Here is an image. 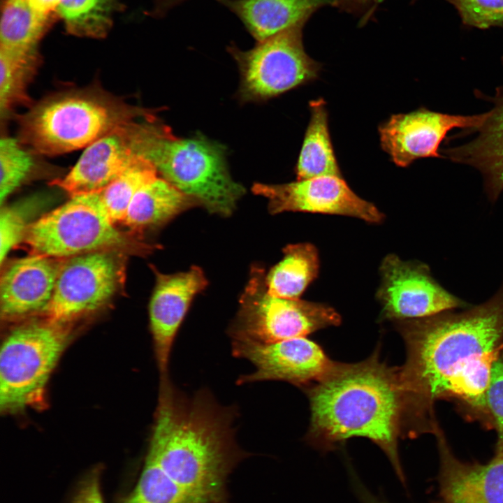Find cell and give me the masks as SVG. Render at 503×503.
<instances>
[{"mask_svg":"<svg viewBox=\"0 0 503 503\" xmlns=\"http://www.w3.org/2000/svg\"><path fill=\"white\" fill-rule=\"evenodd\" d=\"M399 330L407 354L400 374L413 427L432 432V404L444 398L490 425L485 398L503 349V285L481 305L399 321Z\"/></svg>","mask_w":503,"mask_h":503,"instance_id":"1","label":"cell"},{"mask_svg":"<svg viewBox=\"0 0 503 503\" xmlns=\"http://www.w3.org/2000/svg\"><path fill=\"white\" fill-rule=\"evenodd\" d=\"M307 393L309 442L330 449L349 438L366 437L385 452L404 481L398 442L409 421L399 368L381 363L377 353L357 363H335Z\"/></svg>","mask_w":503,"mask_h":503,"instance_id":"2","label":"cell"},{"mask_svg":"<svg viewBox=\"0 0 503 503\" xmlns=\"http://www.w3.org/2000/svg\"><path fill=\"white\" fill-rule=\"evenodd\" d=\"M237 414L207 389L187 397L170 379L160 381L147 452L177 483L212 501L231 458Z\"/></svg>","mask_w":503,"mask_h":503,"instance_id":"3","label":"cell"},{"mask_svg":"<svg viewBox=\"0 0 503 503\" xmlns=\"http://www.w3.org/2000/svg\"><path fill=\"white\" fill-rule=\"evenodd\" d=\"M98 85L57 92L19 117V141L32 152L54 156L86 148L117 127L155 115Z\"/></svg>","mask_w":503,"mask_h":503,"instance_id":"4","label":"cell"},{"mask_svg":"<svg viewBox=\"0 0 503 503\" xmlns=\"http://www.w3.org/2000/svg\"><path fill=\"white\" fill-rule=\"evenodd\" d=\"M137 150L160 177L211 213L229 216L245 193L231 177L221 145L202 136L178 138L155 115L139 121Z\"/></svg>","mask_w":503,"mask_h":503,"instance_id":"5","label":"cell"},{"mask_svg":"<svg viewBox=\"0 0 503 503\" xmlns=\"http://www.w3.org/2000/svg\"><path fill=\"white\" fill-rule=\"evenodd\" d=\"M64 324L48 320L13 329L0 351V409L13 414L41 402L69 342Z\"/></svg>","mask_w":503,"mask_h":503,"instance_id":"6","label":"cell"},{"mask_svg":"<svg viewBox=\"0 0 503 503\" xmlns=\"http://www.w3.org/2000/svg\"><path fill=\"white\" fill-rule=\"evenodd\" d=\"M335 319L334 309L328 305L270 295L264 270L256 266L252 269L228 332L231 342L268 344L305 337L333 326Z\"/></svg>","mask_w":503,"mask_h":503,"instance_id":"7","label":"cell"},{"mask_svg":"<svg viewBox=\"0 0 503 503\" xmlns=\"http://www.w3.org/2000/svg\"><path fill=\"white\" fill-rule=\"evenodd\" d=\"M32 254L58 259L123 246L99 191L71 196L28 226L23 240Z\"/></svg>","mask_w":503,"mask_h":503,"instance_id":"8","label":"cell"},{"mask_svg":"<svg viewBox=\"0 0 503 503\" xmlns=\"http://www.w3.org/2000/svg\"><path fill=\"white\" fill-rule=\"evenodd\" d=\"M302 24L258 42L248 51L233 50L242 101L266 100L318 78L321 67L305 51Z\"/></svg>","mask_w":503,"mask_h":503,"instance_id":"9","label":"cell"},{"mask_svg":"<svg viewBox=\"0 0 503 503\" xmlns=\"http://www.w3.org/2000/svg\"><path fill=\"white\" fill-rule=\"evenodd\" d=\"M120 275L119 261L112 249L63 259L51 300L43 312L45 319L66 324L100 308L117 291Z\"/></svg>","mask_w":503,"mask_h":503,"instance_id":"10","label":"cell"},{"mask_svg":"<svg viewBox=\"0 0 503 503\" xmlns=\"http://www.w3.org/2000/svg\"><path fill=\"white\" fill-rule=\"evenodd\" d=\"M377 298L383 316L398 321L433 316L467 305L440 286L424 263L384 258Z\"/></svg>","mask_w":503,"mask_h":503,"instance_id":"11","label":"cell"},{"mask_svg":"<svg viewBox=\"0 0 503 503\" xmlns=\"http://www.w3.org/2000/svg\"><path fill=\"white\" fill-rule=\"evenodd\" d=\"M488 112L473 115H450L421 108L392 115L379 128L382 149L397 166L407 167L421 158H444L439 146L453 129L473 132Z\"/></svg>","mask_w":503,"mask_h":503,"instance_id":"12","label":"cell"},{"mask_svg":"<svg viewBox=\"0 0 503 503\" xmlns=\"http://www.w3.org/2000/svg\"><path fill=\"white\" fill-rule=\"evenodd\" d=\"M231 344L233 356L247 360L255 368L249 374L240 375L238 385L277 380L307 386L322 379L335 363L319 345L305 337L268 344Z\"/></svg>","mask_w":503,"mask_h":503,"instance_id":"13","label":"cell"},{"mask_svg":"<svg viewBox=\"0 0 503 503\" xmlns=\"http://www.w3.org/2000/svg\"><path fill=\"white\" fill-rule=\"evenodd\" d=\"M253 191L268 200L271 213L305 212L350 216L379 223L384 215L360 198L342 176H321L282 184H255Z\"/></svg>","mask_w":503,"mask_h":503,"instance_id":"14","label":"cell"},{"mask_svg":"<svg viewBox=\"0 0 503 503\" xmlns=\"http://www.w3.org/2000/svg\"><path fill=\"white\" fill-rule=\"evenodd\" d=\"M156 286L149 307L150 325L160 380L169 378L170 353L178 330L194 297L207 286L201 270L167 275L156 271Z\"/></svg>","mask_w":503,"mask_h":503,"instance_id":"15","label":"cell"},{"mask_svg":"<svg viewBox=\"0 0 503 503\" xmlns=\"http://www.w3.org/2000/svg\"><path fill=\"white\" fill-rule=\"evenodd\" d=\"M140 119L123 124L89 145L68 173L52 184L71 196L101 191L140 156L137 150Z\"/></svg>","mask_w":503,"mask_h":503,"instance_id":"16","label":"cell"},{"mask_svg":"<svg viewBox=\"0 0 503 503\" xmlns=\"http://www.w3.org/2000/svg\"><path fill=\"white\" fill-rule=\"evenodd\" d=\"M440 493L446 503H503V453L486 464L464 462L451 452L437 426Z\"/></svg>","mask_w":503,"mask_h":503,"instance_id":"17","label":"cell"},{"mask_svg":"<svg viewBox=\"0 0 503 503\" xmlns=\"http://www.w3.org/2000/svg\"><path fill=\"white\" fill-rule=\"evenodd\" d=\"M57 259L31 254L8 264L0 281V309L3 318L45 311L63 260Z\"/></svg>","mask_w":503,"mask_h":503,"instance_id":"18","label":"cell"},{"mask_svg":"<svg viewBox=\"0 0 503 503\" xmlns=\"http://www.w3.org/2000/svg\"><path fill=\"white\" fill-rule=\"evenodd\" d=\"M490 101L493 107L483 124L473 131L477 133L476 137L443 152L453 162L477 169L488 198L495 201L503 190V87L496 89Z\"/></svg>","mask_w":503,"mask_h":503,"instance_id":"19","label":"cell"},{"mask_svg":"<svg viewBox=\"0 0 503 503\" xmlns=\"http://www.w3.org/2000/svg\"><path fill=\"white\" fill-rule=\"evenodd\" d=\"M337 0H238L231 6L258 42L303 24L318 8Z\"/></svg>","mask_w":503,"mask_h":503,"instance_id":"20","label":"cell"},{"mask_svg":"<svg viewBox=\"0 0 503 503\" xmlns=\"http://www.w3.org/2000/svg\"><path fill=\"white\" fill-rule=\"evenodd\" d=\"M201 206L171 183L157 177L134 196L123 224L133 231H144L162 226L191 207Z\"/></svg>","mask_w":503,"mask_h":503,"instance_id":"21","label":"cell"},{"mask_svg":"<svg viewBox=\"0 0 503 503\" xmlns=\"http://www.w3.org/2000/svg\"><path fill=\"white\" fill-rule=\"evenodd\" d=\"M311 112L296 167L297 180L321 176H342L330 140L326 102H309Z\"/></svg>","mask_w":503,"mask_h":503,"instance_id":"22","label":"cell"},{"mask_svg":"<svg viewBox=\"0 0 503 503\" xmlns=\"http://www.w3.org/2000/svg\"><path fill=\"white\" fill-rule=\"evenodd\" d=\"M319 261L315 247L309 243L286 246L284 258L267 276L268 292L276 297L297 299L317 276Z\"/></svg>","mask_w":503,"mask_h":503,"instance_id":"23","label":"cell"},{"mask_svg":"<svg viewBox=\"0 0 503 503\" xmlns=\"http://www.w3.org/2000/svg\"><path fill=\"white\" fill-rule=\"evenodd\" d=\"M39 59L37 51L13 52L0 48V117L6 121L17 106L29 105L28 86Z\"/></svg>","mask_w":503,"mask_h":503,"instance_id":"24","label":"cell"},{"mask_svg":"<svg viewBox=\"0 0 503 503\" xmlns=\"http://www.w3.org/2000/svg\"><path fill=\"white\" fill-rule=\"evenodd\" d=\"M48 17L38 13L29 0H6L0 27V48L18 52H36Z\"/></svg>","mask_w":503,"mask_h":503,"instance_id":"25","label":"cell"},{"mask_svg":"<svg viewBox=\"0 0 503 503\" xmlns=\"http://www.w3.org/2000/svg\"><path fill=\"white\" fill-rule=\"evenodd\" d=\"M174 481L147 452L138 481L123 503H210Z\"/></svg>","mask_w":503,"mask_h":503,"instance_id":"26","label":"cell"},{"mask_svg":"<svg viewBox=\"0 0 503 503\" xmlns=\"http://www.w3.org/2000/svg\"><path fill=\"white\" fill-rule=\"evenodd\" d=\"M157 177L159 173L155 166L144 157L138 156L99 191L104 207L114 224L123 222L136 193Z\"/></svg>","mask_w":503,"mask_h":503,"instance_id":"27","label":"cell"},{"mask_svg":"<svg viewBox=\"0 0 503 503\" xmlns=\"http://www.w3.org/2000/svg\"><path fill=\"white\" fill-rule=\"evenodd\" d=\"M112 8V0H61L57 11L70 34L101 38L111 26Z\"/></svg>","mask_w":503,"mask_h":503,"instance_id":"28","label":"cell"},{"mask_svg":"<svg viewBox=\"0 0 503 503\" xmlns=\"http://www.w3.org/2000/svg\"><path fill=\"white\" fill-rule=\"evenodd\" d=\"M34 152L12 137L0 140V203L27 179L34 169Z\"/></svg>","mask_w":503,"mask_h":503,"instance_id":"29","label":"cell"},{"mask_svg":"<svg viewBox=\"0 0 503 503\" xmlns=\"http://www.w3.org/2000/svg\"><path fill=\"white\" fill-rule=\"evenodd\" d=\"M458 11L464 25L486 29L503 26V0H445Z\"/></svg>","mask_w":503,"mask_h":503,"instance_id":"30","label":"cell"},{"mask_svg":"<svg viewBox=\"0 0 503 503\" xmlns=\"http://www.w3.org/2000/svg\"><path fill=\"white\" fill-rule=\"evenodd\" d=\"M485 400L490 425L497 432L496 452L503 453V349L493 362Z\"/></svg>","mask_w":503,"mask_h":503,"instance_id":"31","label":"cell"},{"mask_svg":"<svg viewBox=\"0 0 503 503\" xmlns=\"http://www.w3.org/2000/svg\"><path fill=\"white\" fill-rule=\"evenodd\" d=\"M28 224L27 212L22 206L1 207L0 212V263L10 251L24 240Z\"/></svg>","mask_w":503,"mask_h":503,"instance_id":"32","label":"cell"},{"mask_svg":"<svg viewBox=\"0 0 503 503\" xmlns=\"http://www.w3.org/2000/svg\"><path fill=\"white\" fill-rule=\"evenodd\" d=\"M72 503H104L98 470L93 471L82 481Z\"/></svg>","mask_w":503,"mask_h":503,"instance_id":"33","label":"cell"},{"mask_svg":"<svg viewBox=\"0 0 503 503\" xmlns=\"http://www.w3.org/2000/svg\"><path fill=\"white\" fill-rule=\"evenodd\" d=\"M60 1L61 0H29L34 10L46 17L52 11L57 10Z\"/></svg>","mask_w":503,"mask_h":503,"instance_id":"34","label":"cell"},{"mask_svg":"<svg viewBox=\"0 0 503 503\" xmlns=\"http://www.w3.org/2000/svg\"><path fill=\"white\" fill-rule=\"evenodd\" d=\"M356 488L360 497L363 503H386L373 496L364 487L358 483V481H356Z\"/></svg>","mask_w":503,"mask_h":503,"instance_id":"35","label":"cell"},{"mask_svg":"<svg viewBox=\"0 0 503 503\" xmlns=\"http://www.w3.org/2000/svg\"><path fill=\"white\" fill-rule=\"evenodd\" d=\"M360 1H366V0H360Z\"/></svg>","mask_w":503,"mask_h":503,"instance_id":"36","label":"cell"}]
</instances>
